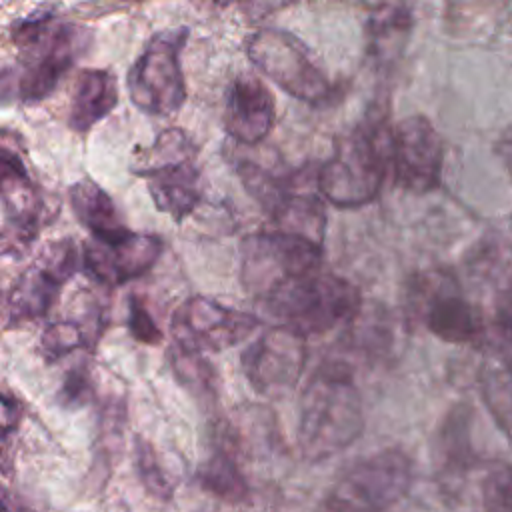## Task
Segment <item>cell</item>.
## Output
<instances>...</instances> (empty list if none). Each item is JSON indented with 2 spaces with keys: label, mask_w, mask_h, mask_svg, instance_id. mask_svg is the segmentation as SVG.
Returning <instances> with one entry per match:
<instances>
[{
  "label": "cell",
  "mask_w": 512,
  "mask_h": 512,
  "mask_svg": "<svg viewBox=\"0 0 512 512\" xmlns=\"http://www.w3.org/2000/svg\"><path fill=\"white\" fill-rule=\"evenodd\" d=\"M504 166L508 168V172L512 174V128L498 140V146H496Z\"/></svg>",
  "instance_id": "obj_33"
},
{
  "label": "cell",
  "mask_w": 512,
  "mask_h": 512,
  "mask_svg": "<svg viewBox=\"0 0 512 512\" xmlns=\"http://www.w3.org/2000/svg\"><path fill=\"white\" fill-rule=\"evenodd\" d=\"M478 340L482 346L502 362L506 370L512 372V322L506 318H496L488 326L484 324Z\"/></svg>",
  "instance_id": "obj_28"
},
{
  "label": "cell",
  "mask_w": 512,
  "mask_h": 512,
  "mask_svg": "<svg viewBox=\"0 0 512 512\" xmlns=\"http://www.w3.org/2000/svg\"><path fill=\"white\" fill-rule=\"evenodd\" d=\"M6 506H8V504H4V502L0 500V508H6Z\"/></svg>",
  "instance_id": "obj_36"
},
{
  "label": "cell",
  "mask_w": 512,
  "mask_h": 512,
  "mask_svg": "<svg viewBox=\"0 0 512 512\" xmlns=\"http://www.w3.org/2000/svg\"><path fill=\"white\" fill-rule=\"evenodd\" d=\"M102 316L96 314L76 320H58L52 322L42 338H40V352L48 362H56L76 350L94 348L102 332Z\"/></svg>",
  "instance_id": "obj_20"
},
{
  "label": "cell",
  "mask_w": 512,
  "mask_h": 512,
  "mask_svg": "<svg viewBox=\"0 0 512 512\" xmlns=\"http://www.w3.org/2000/svg\"><path fill=\"white\" fill-rule=\"evenodd\" d=\"M258 326V316L224 306L208 296H192L184 300L170 322L176 346L196 354L232 348L244 342Z\"/></svg>",
  "instance_id": "obj_10"
},
{
  "label": "cell",
  "mask_w": 512,
  "mask_h": 512,
  "mask_svg": "<svg viewBox=\"0 0 512 512\" xmlns=\"http://www.w3.org/2000/svg\"><path fill=\"white\" fill-rule=\"evenodd\" d=\"M306 356V336L278 324L242 352V370L260 396H282L298 382Z\"/></svg>",
  "instance_id": "obj_12"
},
{
  "label": "cell",
  "mask_w": 512,
  "mask_h": 512,
  "mask_svg": "<svg viewBox=\"0 0 512 512\" xmlns=\"http://www.w3.org/2000/svg\"><path fill=\"white\" fill-rule=\"evenodd\" d=\"M482 398L500 430L512 440V372L492 370L482 380Z\"/></svg>",
  "instance_id": "obj_25"
},
{
  "label": "cell",
  "mask_w": 512,
  "mask_h": 512,
  "mask_svg": "<svg viewBox=\"0 0 512 512\" xmlns=\"http://www.w3.org/2000/svg\"><path fill=\"white\" fill-rule=\"evenodd\" d=\"M480 490L486 510L512 512V464L494 466L482 480Z\"/></svg>",
  "instance_id": "obj_26"
},
{
  "label": "cell",
  "mask_w": 512,
  "mask_h": 512,
  "mask_svg": "<svg viewBox=\"0 0 512 512\" xmlns=\"http://www.w3.org/2000/svg\"><path fill=\"white\" fill-rule=\"evenodd\" d=\"M18 98V78L12 70H0V104Z\"/></svg>",
  "instance_id": "obj_32"
},
{
  "label": "cell",
  "mask_w": 512,
  "mask_h": 512,
  "mask_svg": "<svg viewBox=\"0 0 512 512\" xmlns=\"http://www.w3.org/2000/svg\"><path fill=\"white\" fill-rule=\"evenodd\" d=\"M278 324L302 336L324 334L350 322L360 310L358 288L342 276L320 268L292 276L262 296Z\"/></svg>",
  "instance_id": "obj_2"
},
{
  "label": "cell",
  "mask_w": 512,
  "mask_h": 512,
  "mask_svg": "<svg viewBox=\"0 0 512 512\" xmlns=\"http://www.w3.org/2000/svg\"><path fill=\"white\" fill-rule=\"evenodd\" d=\"M240 254L242 284L262 298L284 280L320 268L322 244L284 230H262L242 240Z\"/></svg>",
  "instance_id": "obj_7"
},
{
  "label": "cell",
  "mask_w": 512,
  "mask_h": 512,
  "mask_svg": "<svg viewBox=\"0 0 512 512\" xmlns=\"http://www.w3.org/2000/svg\"><path fill=\"white\" fill-rule=\"evenodd\" d=\"M134 170L146 180L156 208L176 222L192 214L202 198L194 146L180 128L160 132Z\"/></svg>",
  "instance_id": "obj_5"
},
{
  "label": "cell",
  "mask_w": 512,
  "mask_h": 512,
  "mask_svg": "<svg viewBox=\"0 0 512 512\" xmlns=\"http://www.w3.org/2000/svg\"><path fill=\"white\" fill-rule=\"evenodd\" d=\"M40 192L26 170L24 158L16 144H10L0 138V198L6 204L30 198Z\"/></svg>",
  "instance_id": "obj_23"
},
{
  "label": "cell",
  "mask_w": 512,
  "mask_h": 512,
  "mask_svg": "<svg viewBox=\"0 0 512 512\" xmlns=\"http://www.w3.org/2000/svg\"><path fill=\"white\" fill-rule=\"evenodd\" d=\"M498 316L506 318L512 322V286L506 288L500 296V304H498Z\"/></svg>",
  "instance_id": "obj_34"
},
{
  "label": "cell",
  "mask_w": 512,
  "mask_h": 512,
  "mask_svg": "<svg viewBox=\"0 0 512 512\" xmlns=\"http://www.w3.org/2000/svg\"><path fill=\"white\" fill-rule=\"evenodd\" d=\"M80 264L78 248L72 240H56L40 250L32 264L20 274L8 296L10 324L42 320L58 300L66 282Z\"/></svg>",
  "instance_id": "obj_11"
},
{
  "label": "cell",
  "mask_w": 512,
  "mask_h": 512,
  "mask_svg": "<svg viewBox=\"0 0 512 512\" xmlns=\"http://www.w3.org/2000/svg\"><path fill=\"white\" fill-rule=\"evenodd\" d=\"M412 18L410 10L400 4H384L374 10L368 30H370V48L376 58L392 60L404 48L410 34Z\"/></svg>",
  "instance_id": "obj_21"
},
{
  "label": "cell",
  "mask_w": 512,
  "mask_h": 512,
  "mask_svg": "<svg viewBox=\"0 0 512 512\" xmlns=\"http://www.w3.org/2000/svg\"><path fill=\"white\" fill-rule=\"evenodd\" d=\"M388 152L394 180L416 194L438 186L442 174V140L426 116L402 118L388 134Z\"/></svg>",
  "instance_id": "obj_13"
},
{
  "label": "cell",
  "mask_w": 512,
  "mask_h": 512,
  "mask_svg": "<svg viewBox=\"0 0 512 512\" xmlns=\"http://www.w3.org/2000/svg\"><path fill=\"white\" fill-rule=\"evenodd\" d=\"M128 330L142 344H160L162 330L154 322L148 306L136 294L128 300Z\"/></svg>",
  "instance_id": "obj_29"
},
{
  "label": "cell",
  "mask_w": 512,
  "mask_h": 512,
  "mask_svg": "<svg viewBox=\"0 0 512 512\" xmlns=\"http://www.w3.org/2000/svg\"><path fill=\"white\" fill-rule=\"evenodd\" d=\"M210 2H214V4H226L228 0H210Z\"/></svg>",
  "instance_id": "obj_35"
},
{
  "label": "cell",
  "mask_w": 512,
  "mask_h": 512,
  "mask_svg": "<svg viewBox=\"0 0 512 512\" xmlns=\"http://www.w3.org/2000/svg\"><path fill=\"white\" fill-rule=\"evenodd\" d=\"M172 368L182 386H186L192 394L200 398L216 396V374L212 366L202 358V354L186 352L182 348H174L170 354Z\"/></svg>",
  "instance_id": "obj_24"
},
{
  "label": "cell",
  "mask_w": 512,
  "mask_h": 512,
  "mask_svg": "<svg viewBox=\"0 0 512 512\" xmlns=\"http://www.w3.org/2000/svg\"><path fill=\"white\" fill-rule=\"evenodd\" d=\"M198 482L208 494L230 504H238L248 498V482L236 460L226 450H216L200 466Z\"/></svg>",
  "instance_id": "obj_22"
},
{
  "label": "cell",
  "mask_w": 512,
  "mask_h": 512,
  "mask_svg": "<svg viewBox=\"0 0 512 512\" xmlns=\"http://www.w3.org/2000/svg\"><path fill=\"white\" fill-rule=\"evenodd\" d=\"M118 104L116 78L108 70H82L76 78L68 124L76 132H88Z\"/></svg>",
  "instance_id": "obj_17"
},
{
  "label": "cell",
  "mask_w": 512,
  "mask_h": 512,
  "mask_svg": "<svg viewBox=\"0 0 512 512\" xmlns=\"http://www.w3.org/2000/svg\"><path fill=\"white\" fill-rule=\"evenodd\" d=\"M70 206L80 224L90 230L92 238L112 240L130 232L108 192L90 178H82L70 186Z\"/></svg>",
  "instance_id": "obj_18"
},
{
  "label": "cell",
  "mask_w": 512,
  "mask_h": 512,
  "mask_svg": "<svg viewBox=\"0 0 512 512\" xmlns=\"http://www.w3.org/2000/svg\"><path fill=\"white\" fill-rule=\"evenodd\" d=\"M364 430L360 392L344 362L316 368L300 396L296 440L308 462H322L348 448Z\"/></svg>",
  "instance_id": "obj_1"
},
{
  "label": "cell",
  "mask_w": 512,
  "mask_h": 512,
  "mask_svg": "<svg viewBox=\"0 0 512 512\" xmlns=\"http://www.w3.org/2000/svg\"><path fill=\"white\" fill-rule=\"evenodd\" d=\"M410 484V458L402 450L386 448L350 466L324 506L330 510H386L406 496Z\"/></svg>",
  "instance_id": "obj_9"
},
{
  "label": "cell",
  "mask_w": 512,
  "mask_h": 512,
  "mask_svg": "<svg viewBox=\"0 0 512 512\" xmlns=\"http://www.w3.org/2000/svg\"><path fill=\"white\" fill-rule=\"evenodd\" d=\"M274 118L276 108L270 90L256 76L242 74L234 78L226 94V132L234 140L252 146L270 134Z\"/></svg>",
  "instance_id": "obj_15"
},
{
  "label": "cell",
  "mask_w": 512,
  "mask_h": 512,
  "mask_svg": "<svg viewBox=\"0 0 512 512\" xmlns=\"http://www.w3.org/2000/svg\"><path fill=\"white\" fill-rule=\"evenodd\" d=\"M422 318L436 338L452 344L478 340L484 328L480 312L458 292L450 278H440V284L426 296Z\"/></svg>",
  "instance_id": "obj_16"
},
{
  "label": "cell",
  "mask_w": 512,
  "mask_h": 512,
  "mask_svg": "<svg viewBox=\"0 0 512 512\" xmlns=\"http://www.w3.org/2000/svg\"><path fill=\"white\" fill-rule=\"evenodd\" d=\"M20 418H22V408L18 400L6 394H0V454L6 450L10 438L18 430Z\"/></svg>",
  "instance_id": "obj_31"
},
{
  "label": "cell",
  "mask_w": 512,
  "mask_h": 512,
  "mask_svg": "<svg viewBox=\"0 0 512 512\" xmlns=\"http://www.w3.org/2000/svg\"><path fill=\"white\" fill-rule=\"evenodd\" d=\"M250 62L290 96L320 104L330 96V82L314 64L308 48L290 32L262 28L246 40Z\"/></svg>",
  "instance_id": "obj_8"
},
{
  "label": "cell",
  "mask_w": 512,
  "mask_h": 512,
  "mask_svg": "<svg viewBox=\"0 0 512 512\" xmlns=\"http://www.w3.org/2000/svg\"><path fill=\"white\" fill-rule=\"evenodd\" d=\"M90 36V30L82 26L58 24L50 16L18 22L14 26V42L24 52L18 98L22 102H40L50 96L88 48Z\"/></svg>",
  "instance_id": "obj_4"
},
{
  "label": "cell",
  "mask_w": 512,
  "mask_h": 512,
  "mask_svg": "<svg viewBox=\"0 0 512 512\" xmlns=\"http://www.w3.org/2000/svg\"><path fill=\"white\" fill-rule=\"evenodd\" d=\"M94 384L86 366H74L60 388V398L66 406H82L92 398Z\"/></svg>",
  "instance_id": "obj_30"
},
{
  "label": "cell",
  "mask_w": 512,
  "mask_h": 512,
  "mask_svg": "<svg viewBox=\"0 0 512 512\" xmlns=\"http://www.w3.org/2000/svg\"><path fill=\"white\" fill-rule=\"evenodd\" d=\"M188 28H172L150 38L138 60L128 70V92L136 108L152 116H170L186 100L180 52Z\"/></svg>",
  "instance_id": "obj_6"
},
{
  "label": "cell",
  "mask_w": 512,
  "mask_h": 512,
  "mask_svg": "<svg viewBox=\"0 0 512 512\" xmlns=\"http://www.w3.org/2000/svg\"><path fill=\"white\" fill-rule=\"evenodd\" d=\"M388 134L390 130L376 114L374 120L338 140L332 158L316 176V186L330 204L360 208L378 196L390 160Z\"/></svg>",
  "instance_id": "obj_3"
},
{
  "label": "cell",
  "mask_w": 512,
  "mask_h": 512,
  "mask_svg": "<svg viewBox=\"0 0 512 512\" xmlns=\"http://www.w3.org/2000/svg\"><path fill=\"white\" fill-rule=\"evenodd\" d=\"M162 252V240L152 234L126 232L112 240L92 238L84 244L82 268L100 286H120L146 274Z\"/></svg>",
  "instance_id": "obj_14"
},
{
  "label": "cell",
  "mask_w": 512,
  "mask_h": 512,
  "mask_svg": "<svg viewBox=\"0 0 512 512\" xmlns=\"http://www.w3.org/2000/svg\"><path fill=\"white\" fill-rule=\"evenodd\" d=\"M136 466H138L140 478L148 492H152L158 498H170L172 486H170L162 466L158 464L156 452L152 450V446L148 442L136 440Z\"/></svg>",
  "instance_id": "obj_27"
},
{
  "label": "cell",
  "mask_w": 512,
  "mask_h": 512,
  "mask_svg": "<svg viewBox=\"0 0 512 512\" xmlns=\"http://www.w3.org/2000/svg\"><path fill=\"white\" fill-rule=\"evenodd\" d=\"M54 208L42 196L34 200L4 208V222L0 226V256L22 254L38 238L40 230L50 222Z\"/></svg>",
  "instance_id": "obj_19"
}]
</instances>
